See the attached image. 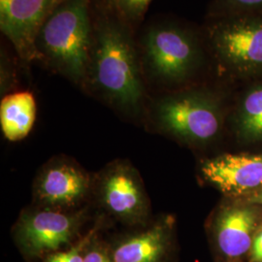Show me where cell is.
Returning <instances> with one entry per match:
<instances>
[{
  "label": "cell",
  "instance_id": "obj_8",
  "mask_svg": "<svg viewBox=\"0 0 262 262\" xmlns=\"http://www.w3.org/2000/svg\"><path fill=\"white\" fill-rule=\"evenodd\" d=\"M210 41L225 64L241 70L262 67V19L219 21L210 28Z\"/></svg>",
  "mask_w": 262,
  "mask_h": 262
},
{
  "label": "cell",
  "instance_id": "obj_13",
  "mask_svg": "<svg viewBox=\"0 0 262 262\" xmlns=\"http://www.w3.org/2000/svg\"><path fill=\"white\" fill-rule=\"evenodd\" d=\"M36 120V101L28 91L5 95L0 103V125L4 137L11 142L25 139Z\"/></svg>",
  "mask_w": 262,
  "mask_h": 262
},
{
  "label": "cell",
  "instance_id": "obj_11",
  "mask_svg": "<svg viewBox=\"0 0 262 262\" xmlns=\"http://www.w3.org/2000/svg\"><path fill=\"white\" fill-rule=\"evenodd\" d=\"M170 240L171 225L164 219L122 237L110 245V249L116 262H164Z\"/></svg>",
  "mask_w": 262,
  "mask_h": 262
},
{
  "label": "cell",
  "instance_id": "obj_14",
  "mask_svg": "<svg viewBox=\"0 0 262 262\" xmlns=\"http://www.w3.org/2000/svg\"><path fill=\"white\" fill-rule=\"evenodd\" d=\"M240 125L247 136L262 138V86L253 90L244 99Z\"/></svg>",
  "mask_w": 262,
  "mask_h": 262
},
{
  "label": "cell",
  "instance_id": "obj_9",
  "mask_svg": "<svg viewBox=\"0 0 262 262\" xmlns=\"http://www.w3.org/2000/svg\"><path fill=\"white\" fill-rule=\"evenodd\" d=\"M64 0H0V29L20 57L38 58L36 40L43 24Z\"/></svg>",
  "mask_w": 262,
  "mask_h": 262
},
{
  "label": "cell",
  "instance_id": "obj_6",
  "mask_svg": "<svg viewBox=\"0 0 262 262\" xmlns=\"http://www.w3.org/2000/svg\"><path fill=\"white\" fill-rule=\"evenodd\" d=\"M156 119L164 130L188 140H209L221 126L217 106L210 97L198 93L160 99L156 106Z\"/></svg>",
  "mask_w": 262,
  "mask_h": 262
},
{
  "label": "cell",
  "instance_id": "obj_2",
  "mask_svg": "<svg viewBox=\"0 0 262 262\" xmlns=\"http://www.w3.org/2000/svg\"><path fill=\"white\" fill-rule=\"evenodd\" d=\"M93 39L90 0H64L38 33V58L73 82L81 83L86 79Z\"/></svg>",
  "mask_w": 262,
  "mask_h": 262
},
{
  "label": "cell",
  "instance_id": "obj_15",
  "mask_svg": "<svg viewBox=\"0 0 262 262\" xmlns=\"http://www.w3.org/2000/svg\"><path fill=\"white\" fill-rule=\"evenodd\" d=\"M97 231L98 227H94L88 234L80 238L74 245H71L67 249L48 254L43 258V262H84L85 248Z\"/></svg>",
  "mask_w": 262,
  "mask_h": 262
},
{
  "label": "cell",
  "instance_id": "obj_4",
  "mask_svg": "<svg viewBox=\"0 0 262 262\" xmlns=\"http://www.w3.org/2000/svg\"><path fill=\"white\" fill-rule=\"evenodd\" d=\"M85 220L84 210L37 206L20 215L14 228V238L27 258H44L73 245Z\"/></svg>",
  "mask_w": 262,
  "mask_h": 262
},
{
  "label": "cell",
  "instance_id": "obj_1",
  "mask_svg": "<svg viewBox=\"0 0 262 262\" xmlns=\"http://www.w3.org/2000/svg\"><path fill=\"white\" fill-rule=\"evenodd\" d=\"M141 69L139 51L127 27L121 19L98 20L94 26L86 79L116 107L137 112L144 97Z\"/></svg>",
  "mask_w": 262,
  "mask_h": 262
},
{
  "label": "cell",
  "instance_id": "obj_3",
  "mask_svg": "<svg viewBox=\"0 0 262 262\" xmlns=\"http://www.w3.org/2000/svg\"><path fill=\"white\" fill-rule=\"evenodd\" d=\"M200 56L195 38L177 26H150L141 38V66L159 81L185 79L197 66Z\"/></svg>",
  "mask_w": 262,
  "mask_h": 262
},
{
  "label": "cell",
  "instance_id": "obj_7",
  "mask_svg": "<svg viewBox=\"0 0 262 262\" xmlns=\"http://www.w3.org/2000/svg\"><path fill=\"white\" fill-rule=\"evenodd\" d=\"M94 187L93 180L79 164L67 159H55L39 172L33 196L37 206L73 211Z\"/></svg>",
  "mask_w": 262,
  "mask_h": 262
},
{
  "label": "cell",
  "instance_id": "obj_5",
  "mask_svg": "<svg viewBox=\"0 0 262 262\" xmlns=\"http://www.w3.org/2000/svg\"><path fill=\"white\" fill-rule=\"evenodd\" d=\"M98 196L104 209L127 225L146 224L150 203L137 170L127 161L109 164L97 183Z\"/></svg>",
  "mask_w": 262,
  "mask_h": 262
},
{
  "label": "cell",
  "instance_id": "obj_18",
  "mask_svg": "<svg viewBox=\"0 0 262 262\" xmlns=\"http://www.w3.org/2000/svg\"><path fill=\"white\" fill-rule=\"evenodd\" d=\"M230 8H256L262 7V0H225Z\"/></svg>",
  "mask_w": 262,
  "mask_h": 262
},
{
  "label": "cell",
  "instance_id": "obj_10",
  "mask_svg": "<svg viewBox=\"0 0 262 262\" xmlns=\"http://www.w3.org/2000/svg\"><path fill=\"white\" fill-rule=\"evenodd\" d=\"M201 172L224 193H253L262 188V155H224L206 161Z\"/></svg>",
  "mask_w": 262,
  "mask_h": 262
},
{
  "label": "cell",
  "instance_id": "obj_12",
  "mask_svg": "<svg viewBox=\"0 0 262 262\" xmlns=\"http://www.w3.org/2000/svg\"><path fill=\"white\" fill-rule=\"evenodd\" d=\"M256 219L251 208L230 207L223 210L215 225V241L220 251L228 257L247 253L253 245Z\"/></svg>",
  "mask_w": 262,
  "mask_h": 262
},
{
  "label": "cell",
  "instance_id": "obj_20",
  "mask_svg": "<svg viewBox=\"0 0 262 262\" xmlns=\"http://www.w3.org/2000/svg\"><path fill=\"white\" fill-rule=\"evenodd\" d=\"M249 201L252 203H257L262 205V188L253 192L252 195L249 197Z\"/></svg>",
  "mask_w": 262,
  "mask_h": 262
},
{
  "label": "cell",
  "instance_id": "obj_19",
  "mask_svg": "<svg viewBox=\"0 0 262 262\" xmlns=\"http://www.w3.org/2000/svg\"><path fill=\"white\" fill-rule=\"evenodd\" d=\"M251 249L252 262H262V230L254 237Z\"/></svg>",
  "mask_w": 262,
  "mask_h": 262
},
{
  "label": "cell",
  "instance_id": "obj_16",
  "mask_svg": "<svg viewBox=\"0 0 262 262\" xmlns=\"http://www.w3.org/2000/svg\"><path fill=\"white\" fill-rule=\"evenodd\" d=\"M152 0H109L113 9L122 19L130 23L139 21Z\"/></svg>",
  "mask_w": 262,
  "mask_h": 262
},
{
  "label": "cell",
  "instance_id": "obj_17",
  "mask_svg": "<svg viewBox=\"0 0 262 262\" xmlns=\"http://www.w3.org/2000/svg\"><path fill=\"white\" fill-rule=\"evenodd\" d=\"M84 262H116L113 258L110 245L94 235L84 252Z\"/></svg>",
  "mask_w": 262,
  "mask_h": 262
}]
</instances>
